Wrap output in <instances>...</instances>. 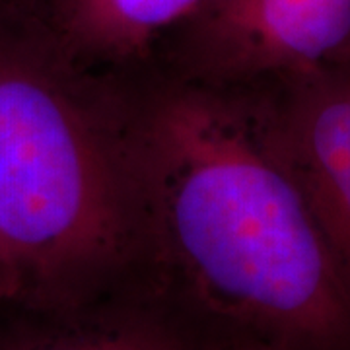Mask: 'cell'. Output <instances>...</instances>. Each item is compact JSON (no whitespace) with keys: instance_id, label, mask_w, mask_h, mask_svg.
<instances>
[{"instance_id":"cell-3","label":"cell","mask_w":350,"mask_h":350,"mask_svg":"<svg viewBox=\"0 0 350 350\" xmlns=\"http://www.w3.org/2000/svg\"><path fill=\"white\" fill-rule=\"evenodd\" d=\"M280 82L265 133L350 280V61Z\"/></svg>"},{"instance_id":"cell-6","label":"cell","mask_w":350,"mask_h":350,"mask_svg":"<svg viewBox=\"0 0 350 350\" xmlns=\"http://www.w3.org/2000/svg\"><path fill=\"white\" fill-rule=\"evenodd\" d=\"M216 0H55L66 47L94 59H131Z\"/></svg>"},{"instance_id":"cell-1","label":"cell","mask_w":350,"mask_h":350,"mask_svg":"<svg viewBox=\"0 0 350 350\" xmlns=\"http://www.w3.org/2000/svg\"><path fill=\"white\" fill-rule=\"evenodd\" d=\"M131 154L146 290L228 350H350V280L261 111L183 88Z\"/></svg>"},{"instance_id":"cell-8","label":"cell","mask_w":350,"mask_h":350,"mask_svg":"<svg viewBox=\"0 0 350 350\" xmlns=\"http://www.w3.org/2000/svg\"><path fill=\"white\" fill-rule=\"evenodd\" d=\"M220 350H228V349H220Z\"/></svg>"},{"instance_id":"cell-2","label":"cell","mask_w":350,"mask_h":350,"mask_svg":"<svg viewBox=\"0 0 350 350\" xmlns=\"http://www.w3.org/2000/svg\"><path fill=\"white\" fill-rule=\"evenodd\" d=\"M140 271L133 158L63 82L0 51L4 301L70 312L137 286Z\"/></svg>"},{"instance_id":"cell-5","label":"cell","mask_w":350,"mask_h":350,"mask_svg":"<svg viewBox=\"0 0 350 350\" xmlns=\"http://www.w3.org/2000/svg\"><path fill=\"white\" fill-rule=\"evenodd\" d=\"M49 313L55 329L4 350H220L148 290L129 288L78 310Z\"/></svg>"},{"instance_id":"cell-4","label":"cell","mask_w":350,"mask_h":350,"mask_svg":"<svg viewBox=\"0 0 350 350\" xmlns=\"http://www.w3.org/2000/svg\"><path fill=\"white\" fill-rule=\"evenodd\" d=\"M189 25L220 75L282 80L350 61V0H216Z\"/></svg>"},{"instance_id":"cell-7","label":"cell","mask_w":350,"mask_h":350,"mask_svg":"<svg viewBox=\"0 0 350 350\" xmlns=\"http://www.w3.org/2000/svg\"><path fill=\"white\" fill-rule=\"evenodd\" d=\"M0 301H4V286H2V273H0Z\"/></svg>"}]
</instances>
